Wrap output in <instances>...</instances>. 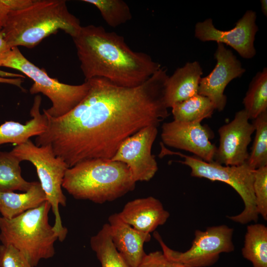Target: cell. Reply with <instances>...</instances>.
Masks as SVG:
<instances>
[{"label":"cell","mask_w":267,"mask_h":267,"mask_svg":"<svg viewBox=\"0 0 267 267\" xmlns=\"http://www.w3.org/2000/svg\"><path fill=\"white\" fill-rule=\"evenodd\" d=\"M168 77L161 67L134 88L103 78L87 80V94L70 112L58 118L44 113L47 127L35 144L50 145L69 168L87 160H111L126 139L144 127H158L169 116L165 101Z\"/></svg>","instance_id":"1"},{"label":"cell","mask_w":267,"mask_h":267,"mask_svg":"<svg viewBox=\"0 0 267 267\" xmlns=\"http://www.w3.org/2000/svg\"><path fill=\"white\" fill-rule=\"evenodd\" d=\"M72 39L85 81L103 78L119 86L134 88L162 67L149 54L133 50L123 36L101 26H82Z\"/></svg>","instance_id":"2"},{"label":"cell","mask_w":267,"mask_h":267,"mask_svg":"<svg viewBox=\"0 0 267 267\" xmlns=\"http://www.w3.org/2000/svg\"><path fill=\"white\" fill-rule=\"evenodd\" d=\"M79 19L71 13L64 0H36L30 6L9 12L1 30L10 48H32L61 30L72 38L79 32Z\"/></svg>","instance_id":"3"},{"label":"cell","mask_w":267,"mask_h":267,"mask_svg":"<svg viewBox=\"0 0 267 267\" xmlns=\"http://www.w3.org/2000/svg\"><path fill=\"white\" fill-rule=\"evenodd\" d=\"M135 183L125 164L111 160L92 159L68 168L62 187L75 199L103 204L134 190Z\"/></svg>","instance_id":"4"},{"label":"cell","mask_w":267,"mask_h":267,"mask_svg":"<svg viewBox=\"0 0 267 267\" xmlns=\"http://www.w3.org/2000/svg\"><path fill=\"white\" fill-rule=\"evenodd\" d=\"M47 201L11 219L0 217V241L22 253L32 266L52 258L58 236L48 222Z\"/></svg>","instance_id":"5"},{"label":"cell","mask_w":267,"mask_h":267,"mask_svg":"<svg viewBox=\"0 0 267 267\" xmlns=\"http://www.w3.org/2000/svg\"><path fill=\"white\" fill-rule=\"evenodd\" d=\"M17 70L33 81L30 88L32 94L42 93L51 101L52 105L43 113L54 118L62 117L73 109L87 94L89 85L88 81L79 85L60 82L49 77L46 71L28 60L18 47L10 48L5 54L1 67Z\"/></svg>","instance_id":"6"},{"label":"cell","mask_w":267,"mask_h":267,"mask_svg":"<svg viewBox=\"0 0 267 267\" xmlns=\"http://www.w3.org/2000/svg\"><path fill=\"white\" fill-rule=\"evenodd\" d=\"M160 146V157L169 155L180 156L184 160L178 162L191 169L192 177L223 182L235 189L242 198L244 208L240 214L228 217L229 219L242 224L258 221L259 214L256 210L253 190L255 170L246 162L239 166H223L215 161L207 162L195 156L169 150L162 142Z\"/></svg>","instance_id":"7"},{"label":"cell","mask_w":267,"mask_h":267,"mask_svg":"<svg viewBox=\"0 0 267 267\" xmlns=\"http://www.w3.org/2000/svg\"><path fill=\"white\" fill-rule=\"evenodd\" d=\"M10 152L20 162L29 161L35 167L40 183L54 215L53 229L58 241H63L68 230L62 224L59 206H66L67 199L62 191V184L69 167L62 159L54 154L50 145L38 146L30 139L16 145Z\"/></svg>","instance_id":"8"},{"label":"cell","mask_w":267,"mask_h":267,"mask_svg":"<svg viewBox=\"0 0 267 267\" xmlns=\"http://www.w3.org/2000/svg\"><path fill=\"white\" fill-rule=\"evenodd\" d=\"M233 231L225 224L209 227L205 231L196 230L191 246L184 252L169 248L158 232L153 235L169 260L186 267H207L216 263L221 254L234 250Z\"/></svg>","instance_id":"9"},{"label":"cell","mask_w":267,"mask_h":267,"mask_svg":"<svg viewBox=\"0 0 267 267\" xmlns=\"http://www.w3.org/2000/svg\"><path fill=\"white\" fill-rule=\"evenodd\" d=\"M157 127L149 126L126 139L111 159L125 164L134 181H148L158 171L155 156L151 153L158 134Z\"/></svg>","instance_id":"10"},{"label":"cell","mask_w":267,"mask_h":267,"mask_svg":"<svg viewBox=\"0 0 267 267\" xmlns=\"http://www.w3.org/2000/svg\"><path fill=\"white\" fill-rule=\"evenodd\" d=\"M256 13L251 10L246 11L231 30L222 31L217 29L211 18L198 22L195 26V37L200 41H215L231 46L243 58L250 59L256 53L254 47L255 35L258 31L256 24Z\"/></svg>","instance_id":"11"},{"label":"cell","mask_w":267,"mask_h":267,"mask_svg":"<svg viewBox=\"0 0 267 267\" xmlns=\"http://www.w3.org/2000/svg\"><path fill=\"white\" fill-rule=\"evenodd\" d=\"M161 137L162 143L168 146L191 152L207 162L214 161L217 147L210 141L213 134L201 122L164 123Z\"/></svg>","instance_id":"12"},{"label":"cell","mask_w":267,"mask_h":267,"mask_svg":"<svg viewBox=\"0 0 267 267\" xmlns=\"http://www.w3.org/2000/svg\"><path fill=\"white\" fill-rule=\"evenodd\" d=\"M244 109L236 113L234 119L218 130L219 146L214 161L225 166H239L246 162L249 153L248 146L255 131Z\"/></svg>","instance_id":"13"},{"label":"cell","mask_w":267,"mask_h":267,"mask_svg":"<svg viewBox=\"0 0 267 267\" xmlns=\"http://www.w3.org/2000/svg\"><path fill=\"white\" fill-rule=\"evenodd\" d=\"M214 57L216 65L209 75L201 78L198 94L209 98L215 110L222 111L226 104L224 94L226 87L232 80L241 77L246 70L232 51L222 43H217Z\"/></svg>","instance_id":"14"},{"label":"cell","mask_w":267,"mask_h":267,"mask_svg":"<svg viewBox=\"0 0 267 267\" xmlns=\"http://www.w3.org/2000/svg\"><path fill=\"white\" fill-rule=\"evenodd\" d=\"M118 215L134 228L149 234L165 224L170 217L160 201L152 196L129 201Z\"/></svg>","instance_id":"15"},{"label":"cell","mask_w":267,"mask_h":267,"mask_svg":"<svg viewBox=\"0 0 267 267\" xmlns=\"http://www.w3.org/2000/svg\"><path fill=\"white\" fill-rule=\"evenodd\" d=\"M108 223L116 249L131 267H138L146 255L143 245L150 240V234L134 228L124 222L118 213L110 215Z\"/></svg>","instance_id":"16"},{"label":"cell","mask_w":267,"mask_h":267,"mask_svg":"<svg viewBox=\"0 0 267 267\" xmlns=\"http://www.w3.org/2000/svg\"><path fill=\"white\" fill-rule=\"evenodd\" d=\"M202 74L199 63L194 61L187 62L169 76L165 89L167 107L172 108L175 104L197 94Z\"/></svg>","instance_id":"17"},{"label":"cell","mask_w":267,"mask_h":267,"mask_svg":"<svg viewBox=\"0 0 267 267\" xmlns=\"http://www.w3.org/2000/svg\"><path fill=\"white\" fill-rule=\"evenodd\" d=\"M41 102V96L37 95L30 111L32 118L25 124L8 121L0 125V145L7 143L19 145L33 136L40 135L46 130L47 118L44 113L40 112Z\"/></svg>","instance_id":"18"},{"label":"cell","mask_w":267,"mask_h":267,"mask_svg":"<svg viewBox=\"0 0 267 267\" xmlns=\"http://www.w3.org/2000/svg\"><path fill=\"white\" fill-rule=\"evenodd\" d=\"M47 201L39 182L33 181L29 190L23 193L0 191V213L2 217L12 219L38 207Z\"/></svg>","instance_id":"19"},{"label":"cell","mask_w":267,"mask_h":267,"mask_svg":"<svg viewBox=\"0 0 267 267\" xmlns=\"http://www.w3.org/2000/svg\"><path fill=\"white\" fill-rule=\"evenodd\" d=\"M253 267H267V227L260 223L247 226L241 250Z\"/></svg>","instance_id":"20"},{"label":"cell","mask_w":267,"mask_h":267,"mask_svg":"<svg viewBox=\"0 0 267 267\" xmlns=\"http://www.w3.org/2000/svg\"><path fill=\"white\" fill-rule=\"evenodd\" d=\"M215 110L209 98L197 94L175 104L172 107V113L174 120L195 123L211 117Z\"/></svg>","instance_id":"21"},{"label":"cell","mask_w":267,"mask_h":267,"mask_svg":"<svg viewBox=\"0 0 267 267\" xmlns=\"http://www.w3.org/2000/svg\"><path fill=\"white\" fill-rule=\"evenodd\" d=\"M90 245L101 267H131L115 247L108 223L90 238Z\"/></svg>","instance_id":"22"},{"label":"cell","mask_w":267,"mask_h":267,"mask_svg":"<svg viewBox=\"0 0 267 267\" xmlns=\"http://www.w3.org/2000/svg\"><path fill=\"white\" fill-rule=\"evenodd\" d=\"M20 162L10 151H0V191L26 192L30 188L33 181L23 178Z\"/></svg>","instance_id":"23"},{"label":"cell","mask_w":267,"mask_h":267,"mask_svg":"<svg viewBox=\"0 0 267 267\" xmlns=\"http://www.w3.org/2000/svg\"><path fill=\"white\" fill-rule=\"evenodd\" d=\"M244 110L254 120L267 111V69L264 68L253 78L243 99Z\"/></svg>","instance_id":"24"},{"label":"cell","mask_w":267,"mask_h":267,"mask_svg":"<svg viewBox=\"0 0 267 267\" xmlns=\"http://www.w3.org/2000/svg\"><path fill=\"white\" fill-rule=\"evenodd\" d=\"M256 133L246 163L253 170L267 166V111L253 120Z\"/></svg>","instance_id":"25"},{"label":"cell","mask_w":267,"mask_h":267,"mask_svg":"<svg viewBox=\"0 0 267 267\" xmlns=\"http://www.w3.org/2000/svg\"><path fill=\"white\" fill-rule=\"evenodd\" d=\"M82 1L95 6L110 27H117L132 18L129 6L123 0H83Z\"/></svg>","instance_id":"26"},{"label":"cell","mask_w":267,"mask_h":267,"mask_svg":"<svg viewBox=\"0 0 267 267\" xmlns=\"http://www.w3.org/2000/svg\"><path fill=\"white\" fill-rule=\"evenodd\" d=\"M253 190L258 214L267 220V166L254 171Z\"/></svg>","instance_id":"27"},{"label":"cell","mask_w":267,"mask_h":267,"mask_svg":"<svg viewBox=\"0 0 267 267\" xmlns=\"http://www.w3.org/2000/svg\"><path fill=\"white\" fill-rule=\"evenodd\" d=\"M0 267H37L32 266L25 256L9 245H0Z\"/></svg>","instance_id":"28"},{"label":"cell","mask_w":267,"mask_h":267,"mask_svg":"<svg viewBox=\"0 0 267 267\" xmlns=\"http://www.w3.org/2000/svg\"><path fill=\"white\" fill-rule=\"evenodd\" d=\"M138 267H186L167 258L162 251L146 254Z\"/></svg>","instance_id":"29"},{"label":"cell","mask_w":267,"mask_h":267,"mask_svg":"<svg viewBox=\"0 0 267 267\" xmlns=\"http://www.w3.org/2000/svg\"><path fill=\"white\" fill-rule=\"evenodd\" d=\"M10 48L7 46L3 35L1 30L0 31V67L2 60L5 54ZM0 76L2 77H14V78H24V76L21 74H13L6 72L0 70Z\"/></svg>","instance_id":"30"},{"label":"cell","mask_w":267,"mask_h":267,"mask_svg":"<svg viewBox=\"0 0 267 267\" xmlns=\"http://www.w3.org/2000/svg\"><path fill=\"white\" fill-rule=\"evenodd\" d=\"M10 11L24 9L32 4L34 0H4Z\"/></svg>","instance_id":"31"},{"label":"cell","mask_w":267,"mask_h":267,"mask_svg":"<svg viewBox=\"0 0 267 267\" xmlns=\"http://www.w3.org/2000/svg\"><path fill=\"white\" fill-rule=\"evenodd\" d=\"M10 10L4 0H0V29L5 26Z\"/></svg>","instance_id":"32"},{"label":"cell","mask_w":267,"mask_h":267,"mask_svg":"<svg viewBox=\"0 0 267 267\" xmlns=\"http://www.w3.org/2000/svg\"><path fill=\"white\" fill-rule=\"evenodd\" d=\"M24 80L22 78H5L0 76V83L7 84L9 85H12L15 86L22 90H24L22 86V83L23 82Z\"/></svg>","instance_id":"33"},{"label":"cell","mask_w":267,"mask_h":267,"mask_svg":"<svg viewBox=\"0 0 267 267\" xmlns=\"http://www.w3.org/2000/svg\"><path fill=\"white\" fill-rule=\"evenodd\" d=\"M261 10L264 14L266 16L267 15V0H261Z\"/></svg>","instance_id":"34"},{"label":"cell","mask_w":267,"mask_h":267,"mask_svg":"<svg viewBox=\"0 0 267 267\" xmlns=\"http://www.w3.org/2000/svg\"><path fill=\"white\" fill-rule=\"evenodd\" d=\"M0 30H1L0 29Z\"/></svg>","instance_id":"35"}]
</instances>
